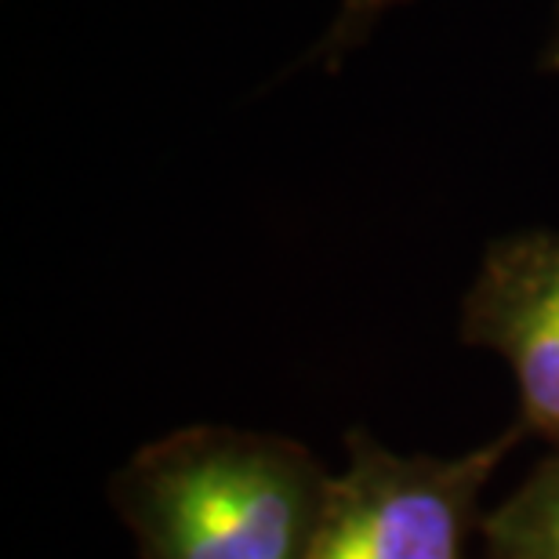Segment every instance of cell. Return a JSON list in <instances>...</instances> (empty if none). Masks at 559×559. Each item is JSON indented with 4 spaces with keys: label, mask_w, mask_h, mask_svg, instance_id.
I'll use <instances>...</instances> for the list:
<instances>
[{
    "label": "cell",
    "mask_w": 559,
    "mask_h": 559,
    "mask_svg": "<svg viewBox=\"0 0 559 559\" xmlns=\"http://www.w3.org/2000/svg\"><path fill=\"white\" fill-rule=\"evenodd\" d=\"M479 534L487 559H559V447L484 512Z\"/></svg>",
    "instance_id": "obj_4"
},
{
    "label": "cell",
    "mask_w": 559,
    "mask_h": 559,
    "mask_svg": "<svg viewBox=\"0 0 559 559\" xmlns=\"http://www.w3.org/2000/svg\"><path fill=\"white\" fill-rule=\"evenodd\" d=\"M542 70L559 73V15H556V26H552V37L545 44V55H542Z\"/></svg>",
    "instance_id": "obj_5"
},
{
    "label": "cell",
    "mask_w": 559,
    "mask_h": 559,
    "mask_svg": "<svg viewBox=\"0 0 559 559\" xmlns=\"http://www.w3.org/2000/svg\"><path fill=\"white\" fill-rule=\"evenodd\" d=\"M331 476L290 436L186 425L139 447L109 501L139 559H309Z\"/></svg>",
    "instance_id": "obj_1"
},
{
    "label": "cell",
    "mask_w": 559,
    "mask_h": 559,
    "mask_svg": "<svg viewBox=\"0 0 559 559\" xmlns=\"http://www.w3.org/2000/svg\"><path fill=\"white\" fill-rule=\"evenodd\" d=\"M462 338L509 367L520 425L559 447V229L490 243L462 301Z\"/></svg>",
    "instance_id": "obj_3"
},
{
    "label": "cell",
    "mask_w": 559,
    "mask_h": 559,
    "mask_svg": "<svg viewBox=\"0 0 559 559\" xmlns=\"http://www.w3.org/2000/svg\"><path fill=\"white\" fill-rule=\"evenodd\" d=\"M520 432L462 454H404L353 429L309 559H465L468 534L484 523V490Z\"/></svg>",
    "instance_id": "obj_2"
}]
</instances>
